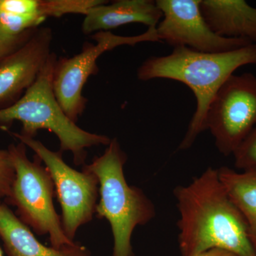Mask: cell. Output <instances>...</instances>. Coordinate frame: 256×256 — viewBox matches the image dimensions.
I'll use <instances>...</instances> for the list:
<instances>
[{
	"label": "cell",
	"mask_w": 256,
	"mask_h": 256,
	"mask_svg": "<svg viewBox=\"0 0 256 256\" xmlns=\"http://www.w3.org/2000/svg\"><path fill=\"white\" fill-rule=\"evenodd\" d=\"M127 156L116 138L104 154L84 166L97 176L100 200L96 213L110 223L114 236L112 256H133L131 239L134 228L156 216V208L144 192L128 184L124 173Z\"/></svg>",
	"instance_id": "3"
},
{
	"label": "cell",
	"mask_w": 256,
	"mask_h": 256,
	"mask_svg": "<svg viewBox=\"0 0 256 256\" xmlns=\"http://www.w3.org/2000/svg\"><path fill=\"white\" fill-rule=\"evenodd\" d=\"M57 60L56 55L52 53L33 85L13 105L0 109V128L5 129L18 121L22 124L21 134L32 138L40 130H47L58 138L60 151L70 152L74 162L78 165L85 162L88 148L108 146L111 139L79 128L60 107L53 88Z\"/></svg>",
	"instance_id": "4"
},
{
	"label": "cell",
	"mask_w": 256,
	"mask_h": 256,
	"mask_svg": "<svg viewBox=\"0 0 256 256\" xmlns=\"http://www.w3.org/2000/svg\"><path fill=\"white\" fill-rule=\"evenodd\" d=\"M10 134L34 152L37 158L46 165L62 206L64 233L74 242L78 229L90 222L96 213L99 193L97 176L85 168L82 172L70 168L64 162L60 150H50L40 141L21 133Z\"/></svg>",
	"instance_id": "6"
},
{
	"label": "cell",
	"mask_w": 256,
	"mask_h": 256,
	"mask_svg": "<svg viewBox=\"0 0 256 256\" xmlns=\"http://www.w3.org/2000/svg\"><path fill=\"white\" fill-rule=\"evenodd\" d=\"M173 193L180 214L176 225L182 256L220 248L237 256H256L246 222L224 188L218 169L207 168Z\"/></svg>",
	"instance_id": "1"
},
{
	"label": "cell",
	"mask_w": 256,
	"mask_h": 256,
	"mask_svg": "<svg viewBox=\"0 0 256 256\" xmlns=\"http://www.w3.org/2000/svg\"><path fill=\"white\" fill-rule=\"evenodd\" d=\"M201 0H158L162 18L156 26L161 43L204 53H220L252 44L242 38L220 36L212 31L200 8Z\"/></svg>",
	"instance_id": "9"
},
{
	"label": "cell",
	"mask_w": 256,
	"mask_h": 256,
	"mask_svg": "<svg viewBox=\"0 0 256 256\" xmlns=\"http://www.w3.org/2000/svg\"><path fill=\"white\" fill-rule=\"evenodd\" d=\"M44 20L32 16L0 13V30L10 36H18L40 28Z\"/></svg>",
	"instance_id": "15"
},
{
	"label": "cell",
	"mask_w": 256,
	"mask_h": 256,
	"mask_svg": "<svg viewBox=\"0 0 256 256\" xmlns=\"http://www.w3.org/2000/svg\"><path fill=\"white\" fill-rule=\"evenodd\" d=\"M37 28L25 32L18 36H8L0 30V63L6 57L24 44Z\"/></svg>",
	"instance_id": "18"
},
{
	"label": "cell",
	"mask_w": 256,
	"mask_h": 256,
	"mask_svg": "<svg viewBox=\"0 0 256 256\" xmlns=\"http://www.w3.org/2000/svg\"><path fill=\"white\" fill-rule=\"evenodd\" d=\"M256 126V77L246 73L229 77L207 112L206 130L224 156H233Z\"/></svg>",
	"instance_id": "8"
},
{
	"label": "cell",
	"mask_w": 256,
	"mask_h": 256,
	"mask_svg": "<svg viewBox=\"0 0 256 256\" xmlns=\"http://www.w3.org/2000/svg\"><path fill=\"white\" fill-rule=\"evenodd\" d=\"M14 166L15 178L11 198L14 200L25 223L36 234H48L55 248L72 245L64 233L62 220L54 206V184L46 168L32 162L23 143L8 148Z\"/></svg>",
	"instance_id": "5"
},
{
	"label": "cell",
	"mask_w": 256,
	"mask_h": 256,
	"mask_svg": "<svg viewBox=\"0 0 256 256\" xmlns=\"http://www.w3.org/2000/svg\"><path fill=\"white\" fill-rule=\"evenodd\" d=\"M162 13L156 1L118 0L108 4L97 5L85 15L82 31L86 34L108 30L131 23H140L156 28Z\"/></svg>",
	"instance_id": "11"
},
{
	"label": "cell",
	"mask_w": 256,
	"mask_h": 256,
	"mask_svg": "<svg viewBox=\"0 0 256 256\" xmlns=\"http://www.w3.org/2000/svg\"><path fill=\"white\" fill-rule=\"evenodd\" d=\"M53 32L38 28L31 38L0 63V106L13 105L36 82L52 54Z\"/></svg>",
	"instance_id": "10"
},
{
	"label": "cell",
	"mask_w": 256,
	"mask_h": 256,
	"mask_svg": "<svg viewBox=\"0 0 256 256\" xmlns=\"http://www.w3.org/2000/svg\"><path fill=\"white\" fill-rule=\"evenodd\" d=\"M256 64V44L220 53H204L188 47L174 48L164 56H152L138 69L141 80L166 78L185 84L196 100V108L178 146L190 149L206 130L207 112L216 94L240 67Z\"/></svg>",
	"instance_id": "2"
},
{
	"label": "cell",
	"mask_w": 256,
	"mask_h": 256,
	"mask_svg": "<svg viewBox=\"0 0 256 256\" xmlns=\"http://www.w3.org/2000/svg\"><path fill=\"white\" fill-rule=\"evenodd\" d=\"M0 236L10 256H92L87 248L76 242L60 249L46 246L3 204H0Z\"/></svg>",
	"instance_id": "13"
},
{
	"label": "cell",
	"mask_w": 256,
	"mask_h": 256,
	"mask_svg": "<svg viewBox=\"0 0 256 256\" xmlns=\"http://www.w3.org/2000/svg\"><path fill=\"white\" fill-rule=\"evenodd\" d=\"M15 172L9 151L0 150V197H10L12 193Z\"/></svg>",
	"instance_id": "17"
},
{
	"label": "cell",
	"mask_w": 256,
	"mask_h": 256,
	"mask_svg": "<svg viewBox=\"0 0 256 256\" xmlns=\"http://www.w3.org/2000/svg\"><path fill=\"white\" fill-rule=\"evenodd\" d=\"M218 170L224 188L246 222L249 238L256 252V172H238L227 166Z\"/></svg>",
	"instance_id": "14"
},
{
	"label": "cell",
	"mask_w": 256,
	"mask_h": 256,
	"mask_svg": "<svg viewBox=\"0 0 256 256\" xmlns=\"http://www.w3.org/2000/svg\"><path fill=\"white\" fill-rule=\"evenodd\" d=\"M90 38L96 44H84L82 52L72 58L57 60L53 76L56 100L67 116L76 122L86 106L82 89L88 79L98 72L97 60L102 54L122 45L134 46L142 42H160L156 28H149L137 36H122L110 32H98Z\"/></svg>",
	"instance_id": "7"
},
{
	"label": "cell",
	"mask_w": 256,
	"mask_h": 256,
	"mask_svg": "<svg viewBox=\"0 0 256 256\" xmlns=\"http://www.w3.org/2000/svg\"><path fill=\"white\" fill-rule=\"evenodd\" d=\"M237 169L256 172V126L233 154Z\"/></svg>",
	"instance_id": "16"
},
{
	"label": "cell",
	"mask_w": 256,
	"mask_h": 256,
	"mask_svg": "<svg viewBox=\"0 0 256 256\" xmlns=\"http://www.w3.org/2000/svg\"><path fill=\"white\" fill-rule=\"evenodd\" d=\"M194 256H237L233 252H229L228 250H223V249L213 248L206 250L201 254H197Z\"/></svg>",
	"instance_id": "19"
},
{
	"label": "cell",
	"mask_w": 256,
	"mask_h": 256,
	"mask_svg": "<svg viewBox=\"0 0 256 256\" xmlns=\"http://www.w3.org/2000/svg\"><path fill=\"white\" fill-rule=\"evenodd\" d=\"M202 14L220 36L256 44V8L244 0H201Z\"/></svg>",
	"instance_id": "12"
},
{
	"label": "cell",
	"mask_w": 256,
	"mask_h": 256,
	"mask_svg": "<svg viewBox=\"0 0 256 256\" xmlns=\"http://www.w3.org/2000/svg\"><path fill=\"white\" fill-rule=\"evenodd\" d=\"M0 256H2V252L1 248H0Z\"/></svg>",
	"instance_id": "20"
}]
</instances>
